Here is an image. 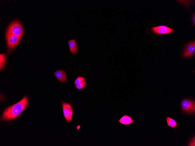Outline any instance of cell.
Returning a JSON list of instances; mask_svg holds the SVG:
<instances>
[{"mask_svg":"<svg viewBox=\"0 0 195 146\" xmlns=\"http://www.w3.org/2000/svg\"><path fill=\"white\" fill-rule=\"evenodd\" d=\"M80 125H79L77 126V128L78 130H79V129L80 128Z\"/></svg>","mask_w":195,"mask_h":146,"instance_id":"obj_17","label":"cell"},{"mask_svg":"<svg viewBox=\"0 0 195 146\" xmlns=\"http://www.w3.org/2000/svg\"><path fill=\"white\" fill-rule=\"evenodd\" d=\"M192 22L193 24L194 25L195 24V14L194 13L192 15Z\"/></svg>","mask_w":195,"mask_h":146,"instance_id":"obj_16","label":"cell"},{"mask_svg":"<svg viewBox=\"0 0 195 146\" xmlns=\"http://www.w3.org/2000/svg\"><path fill=\"white\" fill-rule=\"evenodd\" d=\"M118 122L121 124L126 126L134 123V121L132 118L126 114L122 116Z\"/></svg>","mask_w":195,"mask_h":146,"instance_id":"obj_10","label":"cell"},{"mask_svg":"<svg viewBox=\"0 0 195 146\" xmlns=\"http://www.w3.org/2000/svg\"><path fill=\"white\" fill-rule=\"evenodd\" d=\"M21 37L11 34L6 33V38L8 52H10L19 43Z\"/></svg>","mask_w":195,"mask_h":146,"instance_id":"obj_3","label":"cell"},{"mask_svg":"<svg viewBox=\"0 0 195 146\" xmlns=\"http://www.w3.org/2000/svg\"><path fill=\"white\" fill-rule=\"evenodd\" d=\"M28 102V97L25 96L18 103L7 108L3 112L1 120L7 121L16 118L26 108Z\"/></svg>","mask_w":195,"mask_h":146,"instance_id":"obj_1","label":"cell"},{"mask_svg":"<svg viewBox=\"0 0 195 146\" xmlns=\"http://www.w3.org/2000/svg\"><path fill=\"white\" fill-rule=\"evenodd\" d=\"M180 105L184 112L190 114L194 113L195 103L194 101L189 99H184L181 102Z\"/></svg>","mask_w":195,"mask_h":146,"instance_id":"obj_4","label":"cell"},{"mask_svg":"<svg viewBox=\"0 0 195 146\" xmlns=\"http://www.w3.org/2000/svg\"><path fill=\"white\" fill-rule=\"evenodd\" d=\"M6 56L5 54H0V70L4 68L5 64Z\"/></svg>","mask_w":195,"mask_h":146,"instance_id":"obj_12","label":"cell"},{"mask_svg":"<svg viewBox=\"0 0 195 146\" xmlns=\"http://www.w3.org/2000/svg\"><path fill=\"white\" fill-rule=\"evenodd\" d=\"M195 52V42L194 41L187 44L183 51L182 56L184 58H187L193 56Z\"/></svg>","mask_w":195,"mask_h":146,"instance_id":"obj_7","label":"cell"},{"mask_svg":"<svg viewBox=\"0 0 195 146\" xmlns=\"http://www.w3.org/2000/svg\"><path fill=\"white\" fill-rule=\"evenodd\" d=\"M86 86L87 82L86 80L75 85V87L78 90H82L86 87Z\"/></svg>","mask_w":195,"mask_h":146,"instance_id":"obj_13","label":"cell"},{"mask_svg":"<svg viewBox=\"0 0 195 146\" xmlns=\"http://www.w3.org/2000/svg\"><path fill=\"white\" fill-rule=\"evenodd\" d=\"M194 137V139H192L189 143V146H195V139Z\"/></svg>","mask_w":195,"mask_h":146,"instance_id":"obj_15","label":"cell"},{"mask_svg":"<svg viewBox=\"0 0 195 146\" xmlns=\"http://www.w3.org/2000/svg\"><path fill=\"white\" fill-rule=\"evenodd\" d=\"M85 78L82 76H79L76 78L74 82V84L75 85H77L83 81L85 80Z\"/></svg>","mask_w":195,"mask_h":146,"instance_id":"obj_14","label":"cell"},{"mask_svg":"<svg viewBox=\"0 0 195 146\" xmlns=\"http://www.w3.org/2000/svg\"><path fill=\"white\" fill-rule=\"evenodd\" d=\"M166 121L168 125L171 127L176 128L177 125L176 122L173 119L168 117H166Z\"/></svg>","mask_w":195,"mask_h":146,"instance_id":"obj_11","label":"cell"},{"mask_svg":"<svg viewBox=\"0 0 195 146\" xmlns=\"http://www.w3.org/2000/svg\"><path fill=\"white\" fill-rule=\"evenodd\" d=\"M23 32V29L20 23L15 21L9 25L6 33L21 37Z\"/></svg>","mask_w":195,"mask_h":146,"instance_id":"obj_2","label":"cell"},{"mask_svg":"<svg viewBox=\"0 0 195 146\" xmlns=\"http://www.w3.org/2000/svg\"><path fill=\"white\" fill-rule=\"evenodd\" d=\"M62 105L64 118L68 124L70 123L73 113L71 106L68 103L62 102Z\"/></svg>","mask_w":195,"mask_h":146,"instance_id":"obj_5","label":"cell"},{"mask_svg":"<svg viewBox=\"0 0 195 146\" xmlns=\"http://www.w3.org/2000/svg\"><path fill=\"white\" fill-rule=\"evenodd\" d=\"M151 30L153 33L159 35L170 34L175 30L174 29L163 25L153 27L151 28Z\"/></svg>","mask_w":195,"mask_h":146,"instance_id":"obj_6","label":"cell"},{"mask_svg":"<svg viewBox=\"0 0 195 146\" xmlns=\"http://www.w3.org/2000/svg\"><path fill=\"white\" fill-rule=\"evenodd\" d=\"M58 80L62 83H65L67 80V76L65 72L63 70H57L54 73Z\"/></svg>","mask_w":195,"mask_h":146,"instance_id":"obj_9","label":"cell"},{"mask_svg":"<svg viewBox=\"0 0 195 146\" xmlns=\"http://www.w3.org/2000/svg\"><path fill=\"white\" fill-rule=\"evenodd\" d=\"M70 53L72 55L76 54L77 52L78 47L75 38L70 39L67 41Z\"/></svg>","mask_w":195,"mask_h":146,"instance_id":"obj_8","label":"cell"}]
</instances>
